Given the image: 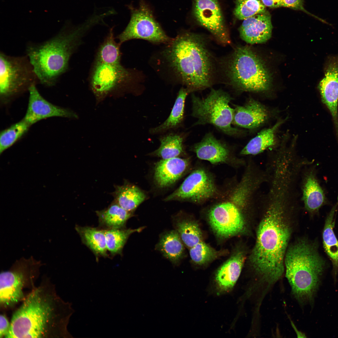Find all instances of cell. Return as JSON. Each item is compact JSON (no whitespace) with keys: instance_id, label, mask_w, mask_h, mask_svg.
Listing matches in <instances>:
<instances>
[{"instance_id":"obj_34","label":"cell","mask_w":338,"mask_h":338,"mask_svg":"<svg viewBox=\"0 0 338 338\" xmlns=\"http://www.w3.org/2000/svg\"><path fill=\"white\" fill-rule=\"evenodd\" d=\"M31 125L23 118L19 121L3 130L0 134V153L13 145L28 131Z\"/></svg>"},{"instance_id":"obj_30","label":"cell","mask_w":338,"mask_h":338,"mask_svg":"<svg viewBox=\"0 0 338 338\" xmlns=\"http://www.w3.org/2000/svg\"><path fill=\"white\" fill-rule=\"evenodd\" d=\"M189 92L187 88H182L180 89L169 116L161 124L151 129V133L154 134L162 133L177 127L180 124L183 118L185 99Z\"/></svg>"},{"instance_id":"obj_29","label":"cell","mask_w":338,"mask_h":338,"mask_svg":"<svg viewBox=\"0 0 338 338\" xmlns=\"http://www.w3.org/2000/svg\"><path fill=\"white\" fill-rule=\"evenodd\" d=\"M174 224L183 244L189 249L203 241L202 230L195 221L177 216L174 218Z\"/></svg>"},{"instance_id":"obj_20","label":"cell","mask_w":338,"mask_h":338,"mask_svg":"<svg viewBox=\"0 0 338 338\" xmlns=\"http://www.w3.org/2000/svg\"><path fill=\"white\" fill-rule=\"evenodd\" d=\"M245 259L244 252L238 250L218 269L215 280L218 292L224 293L233 288L240 275Z\"/></svg>"},{"instance_id":"obj_28","label":"cell","mask_w":338,"mask_h":338,"mask_svg":"<svg viewBox=\"0 0 338 338\" xmlns=\"http://www.w3.org/2000/svg\"><path fill=\"white\" fill-rule=\"evenodd\" d=\"M115 191L112 193L115 200L121 207L132 213L146 198L144 193L137 186L125 183L121 186H115Z\"/></svg>"},{"instance_id":"obj_32","label":"cell","mask_w":338,"mask_h":338,"mask_svg":"<svg viewBox=\"0 0 338 338\" xmlns=\"http://www.w3.org/2000/svg\"><path fill=\"white\" fill-rule=\"evenodd\" d=\"M111 28L103 43L98 51L95 60L107 63L117 64L120 63V44L116 42Z\"/></svg>"},{"instance_id":"obj_35","label":"cell","mask_w":338,"mask_h":338,"mask_svg":"<svg viewBox=\"0 0 338 338\" xmlns=\"http://www.w3.org/2000/svg\"><path fill=\"white\" fill-rule=\"evenodd\" d=\"M189 253L192 262L200 266L216 259L223 253L217 250L203 240L189 249Z\"/></svg>"},{"instance_id":"obj_26","label":"cell","mask_w":338,"mask_h":338,"mask_svg":"<svg viewBox=\"0 0 338 338\" xmlns=\"http://www.w3.org/2000/svg\"><path fill=\"white\" fill-rule=\"evenodd\" d=\"M338 207V198L327 216L322 233L324 248L332 262L335 278L338 273V240L333 229Z\"/></svg>"},{"instance_id":"obj_39","label":"cell","mask_w":338,"mask_h":338,"mask_svg":"<svg viewBox=\"0 0 338 338\" xmlns=\"http://www.w3.org/2000/svg\"><path fill=\"white\" fill-rule=\"evenodd\" d=\"M265 6L271 8L284 7L283 0H260Z\"/></svg>"},{"instance_id":"obj_14","label":"cell","mask_w":338,"mask_h":338,"mask_svg":"<svg viewBox=\"0 0 338 338\" xmlns=\"http://www.w3.org/2000/svg\"><path fill=\"white\" fill-rule=\"evenodd\" d=\"M192 11L197 22L209 31L219 42L224 45L230 43L217 0H194Z\"/></svg>"},{"instance_id":"obj_36","label":"cell","mask_w":338,"mask_h":338,"mask_svg":"<svg viewBox=\"0 0 338 338\" xmlns=\"http://www.w3.org/2000/svg\"><path fill=\"white\" fill-rule=\"evenodd\" d=\"M235 3L234 14L240 20H243L267 11L266 7L260 0H235Z\"/></svg>"},{"instance_id":"obj_9","label":"cell","mask_w":338,"mask_h":338,"mask_svg":"<svg viewBox=\"0 0 338 338\" xmlns=\"http://www.w3.org/2000/svg\"><path fill=\"white\" fill-rule=\"evenodd\" d=\"M40 260L32 256L22 257L16 260L10 269L0 274V305L1 307H13L24 299V289L28 285L33 286L43 265Z\"/></svg>"},{"instance_id":"obj_11","label":"cell","mask_w":338,"mask_h":338,"mask_svg":"<svg viewBox=\"0 0 338 338\" xmlns=\"http://www.w3.org/2000/svg\"><path fill=\"white\" fill-rule=\"evenodd\" d=\"M131 17L125 29L117 38L121 44L133 39H141L155 43H168L172 39L168 37L156 20L152 10L141 0L139 7L129 5Z\"/></svg>"},{"instance_id":"obj_7","label":"cell","mask_w":338,"mask_h":338,"mask_svg":"<svg viewBox=\"0 0 338 338\" xmlns=\"http://www.w3.org/2000/svg\"><path fill=\"white\" fill-rule=\"evenodd\" d=\"M38 83L26 55L12 56L0 51V100L2 105L9 103Z\"/></svg>"},{"instance_id":"obj_23","label":"cell","mask_w":338,"mask_h":338,"mask_svg":"<svg viewBox=\"0 0 338 338\" xmlns=\"http://www.w3.org/2000/svg\"><path fill=\"white\" fill-rule=\"evenodd\" d=\"M287 118L280 119L272 126L261 131L248 142L240 154L256 155L268 149L273 150L276 148L279 145H277V132Z\"/></svg>"},{"instance_id":"obj_17","label":"cell","mask_w":338,"mask_h":338,"mask_svg":"<svg viewBox=\"0 0 338 338\" xmlns=\"http://www.w3.org/2000/svg\"><path fill=\"white\" fill-rule=\"evenodd\" d=\"M36 85H33L28 90V105L23 118L30 125H32L42 119L53 117L77 118V115L72 110L56 105L47 100L40 94Z\"/></svg>"},{"instance_id":"obj_16","label":"cell","mask_w":338,"mask_h":338,"mask_svg":"<svg viewBox=\"0 0 338 338\" xmlns=\"http://www.w3.org/2000/svg\"><path fill=\"white\" fill-rule=\"evenodd\" d=\"M324 71V77L318 88L322 102L330 111L338 129V55L327 58Z\"/></svg>"},{"instance_id":"obj_1","label":"cell","mask_w":338,"mask_h":338,"mask_svg":"<svg viewBox=\"0 0 338 338\" xmlns=\"http://www.w3.org/2000/svg\"><path fill=\"white\" fill-rule=\"evenodd\" d=\"M262 217L255 244L249 258L257 277L258 287L266 292L282 277L284 261L291 236V218L299 205L296 196L285 189H270L261 196Z\"/></svg>"},{"instance_id":"obj_3","label":"cell","mask_w":338,"mask_h":338,"mask_svg":"<svg viewBox=\"0 0 338 338\" xmlns=\"http://www.w3.org/2000/svg\"><path fill=\"white\" fill-rule=\"evenodd\" d=\"M98 24L92 16L74 27L65 26L57 34L41 43H28L26 55L33 67L39 83L52 87L69 68L71 57L81 43L85 33Z\"/></svg>"},{"instance_id":"obj_6","label":"cell","mask_w":338,"mask_h":338,"mask_svg":"<svg viewBox=\"0 0 338 338\" xmlns=\"http://www.w3.org/2000/svg\"><path fill=\"white\" fill-rule=\"evenodd\" d=\"M227 73L231 84L240 91L261 92L271 86L270 73L263 61L248 46L235 49L228 63Z\"/></svg>"},{"instance_id":"obj_27","label":"cell","mask_w":338,"mask_h":338,"mask_svg":"<svg viewBox=\"0 0 338 338\" xmlns=\"http://www.w3.org/2000/svg\"><path fill=\"white\" fill-rule=\"evenodd\" d=\"M95 212L100 228L104 229L125 228L132 215V213L123 208L114 200L107 207Z\"/></svg>"},{"instance_id":"obj_10","label":"cell","mask_w":338,"mask_h":338,"mask_svg":"<svg viewBox=\"0 0 338 338\" xmlns=\"http://www.w3.org/2000/svg\"><path fill=\"white\" fill-rule=\"evenodd\" d=\"M246 204L241 197L233 193L230 199L214 206L208 212V220L218 237L226 239L243 233L246 224L243 210Z\"/></svg>"},{"instance_id":"obj_2","label":"cell","mask_w":338,"mask_h":338,"mask_svg":"<svg viewBox=\"0 0 338 338\" xmlns=\"http://www.w3.org/2000/svg\"><path fill=\"white\" fill-rule=\"evenodd\" d=\"M73 310L53 285L42 283L33 288L13 314L5 338L70 337L67 326Z\"/></svg>"},{"instance_id":"obj_5","label":"cell","mask_w":338,"mask_h":338,"mask_svg":"<svg viewBox=\"0 0 338 338\" xmlns=\"http://www.w3.org/2000/svg\"><path fill=\"white\" fill-rule=\"evenodd\" d=\"M317 247L302 239L289 247L286 253V277L292 295L301 303L312 301L325 266Z\"/></svg>"},{"instance_id":"obj_13","label":"cell","mask_w":338,"mask_h":338,"mask_svg":"<svg viewBox=\"0 0 338 338\" xmlns=\"http://www.w3.org/2000/svg\"><path fill=\"white\" fill-rule=\"evenodd\" d=\"M216 191L214 182L210 176L205 170L198 169L192 172L165 200H189L200 203L212 197Z\"/></svg>"},{"instance_id":"obj_4","label":"cell","mask_w":338,"mask_h":338,"mask_svg":"<svg viewBox=\"0 0 338 338\" xmlns=\"http://www.w3.org/2000/svg\"><path fill=\"white\" fill-rule=\"evenodd\" d=\"M165 54L170 66L190 92L211 85L212 65L205 43L198 35L184 32L169 43Z\"/></svg>"},{"instance_id":"obj_22","label":"cell","mask_w":338,"mask_h":338,"mask_svg":"<svg viewBox=\"0 0 338 338\" xmlns=\"http://www.w3.org/2000/svg\"><path fill=\"white\" fill-rule=\"evenodd\" d=\"M193 150L200 159L212 164L225 162L229 155L227 146L211 133L206 134L199 142L194 145Z\"/></svg>"},{"instance_id":"obj_21","label":"cell","mask_w":338,"mask_h":338,"mask_svg":"<svg viewBox=\"0 0 338 338\" xmlns=\"http://www.w3.org/2000/svg\"><path fill=\"white\" fill-rule=\"evenodd\" d=\"M188 165L187 160L177 157L162 159L156 163L154 168L156 184L161 188L172 185L180 178Z\"/></svg>"},{"instance_id":"obj_25","label":"cell","mask_w":338,"mask_h":338,"mask_svg":"<svg viewBox=\"0 0 338 338\" xmlns=\"http://www.w3.org/2000/svg\"><path fill=\"white\" fill-rule=\"evenodd\" d=\"M184 245L175 230L165 232L161 235L156 248L173 264L177 265L184 256Z\"/></svg>"},{"instance_id":"obj_38","label":"cell","mask_w":338,"mask_h":338,"mask_svg":"<svg viewBox=\"0 0 338 338\" xmlns=\"http://www.w3.org/2000/svg\"><path fill=\"white\" fill-rule=\"evenodd\" d=\"M10 326L9 322L4 314L0 315V338L5 337L8 332Z\"/></svg>"},{"instance_id":"obj_24","label":"cell","mask_w":338,"mask_h":338,"mask_svg":"<svg viewBox=\"0 0 338 338\" xmlns=\"http://www.w3.org/2000/svg\"><path fill=\"white\" fill-rule=\"evenodd\" d=\"M75 229L79 235L82 243L92 252L96 260L99 258L108 257L105 229L89 226L76 225Z\"/></svg>"},{"instance_id":"obj_33","label":"cell","mask_w":338,"mask_h":338,"mask_svg":"<svg viewBox=\"0 0 338 338\" xmlns=\"http://www.w3.org/2000/svg\"><path fill=\"white\" fill-rule=\"evenodd\" d=\"M159 148L154 151L153 155L166 159L176 157L183 152V137L180 135L171 133L161 137Z\"/></svg>"},{"instance_id":"obj_15","label":"cell","mask_w":338,"mask_h":338,"mask_svg":"<svg viewBox=\"0 0 338 338\" xmlns=\"http://www.w3.org/2000/svg\"><path fill=\"white\" fill-rule=\"evenodd\" d=\"M316 165L313 163L305 166L301 171L299 183L300 200L311 215L318 213L322 207L329 204L317 176Z\"/></svg>"},{"instance_id":"obj_40","label":"cell","mask_w":338,"mask_h":338,"mask_svg":"<svg viewBox=\"0 0 338 338\" xmlns=\"http://www.w3.org/2000/svg\"><path fill=\"white\" fill-rule=\"evenodd\" d=\"M293 142H294V141H293Z\"/></svg>"},{"instance_id":"obj_8","label":"cell","mask_w":338,"mask_h":338,"mask_svg":"<svg viewBox=\"0 0 338 338\" xmlns=\"http://www.w3.org/2000/svg\"><path fill=\"white\" fill-rule=\"evenodd\" d=\"M192 115L197 120L195 125L212 124L229 135L239 134L240 131L232 126L234 109L229 103L233 100L227 93L220 90L212 89L204 98L192 95Z\"/></svg>"},{"instance_id":"obj_37","label":"cell","mask_w":338,"mask_h":338,"mask_svg":"<svg viewBox=\"0 0 338 338\" xmlns=\"http://www.w3.org/2000/svg\"><path fill=\"white\" fill-rule=\"evenodd\" d=\"M284 7H287L296 10L302 11L314 17L324 23L328 24L325 20L311 14L305 9L304 7L303 0H283Z\"/></svg>"},{"instance_id":"obj_19","label":"cell","mask_w":338,"mask_h":338,"mask_svg":"<svg viewBox=\"0 0 338 338\" xmlns=\"http://www.w3.org/2000/svg\"><path fill=\"white\" fill-rule=\"evenodd\" d=\"M273 26L268 11L246 18L239 28L242 39L250 44L265 43L271 38Z\"/></svg>"},{"instance_id":"obj_12","label":"cell","mask_w":338,"mask_h":338,"mask_svg":"<svg viewBox=\"0 0 338 338\" xmlns=\"http://www.w3.org/2000/svg\"><path fill=\"white\" fill-rule=\"evenodd\" d=\"M130 70L121 63H104L95 60L90 76V86L98 100H101L115 90L129 83Z\"/></svg>"},{"instance_id":"obj_31","label":"cell","mask_w":338,"mask_h":338,"mask_svg":"<svg viewBox=\"0 0 338 338\" xmlns=\"http://www.w3.org/2000/svg\"><path fill=\"white\" fill-rule=\"evenodd\" d=\"M143 227L137 229L125 228L105 229L106 243L107 251L112 257L121 254L123 247L128 238L132 233L140 232Z\"/></svg>"},{"instance_id":"obj_18","label":"cell","mask_w":338,"mask_h":338,"mask_svg":"<svg viewBox=\"0 0 338 338\" xmlns=\"http://www.w3.org/2000/svg\"><path fill=\"white\" fill-rule=\"evenodd\" d=\"M273 114L265 105L250 98L243 105L235 106L233 124L248 129H255L265 124Z\"/></svg>"}]
</instances>
